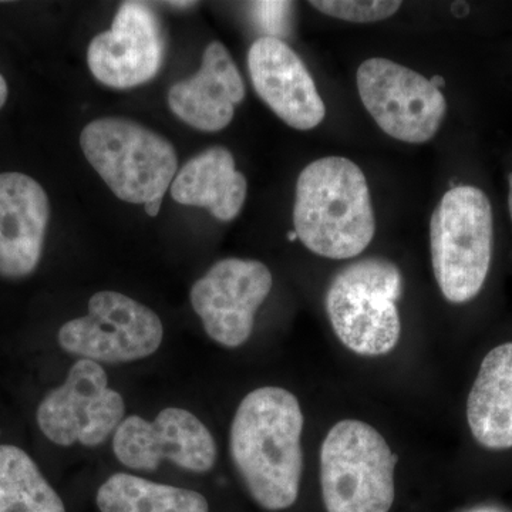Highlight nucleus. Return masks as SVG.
<instances>
[{
  "mask_svg": "<svg viewBox=\"0 0 512 512\" xmlns=\"http://www.w3.org/2000/svg\"><path fill=\"white\" fill-rule=\"evenodd\" d=\"M303 421L295 394L275 386L248 393L232 420V461L251 497L265 510H286L298 500Z\"/></svg>",
  "mask_w": 512,
  "mask_h": 512,
  "instance_id": "f257e3e1",
  "label": "nucleus"
},
{
  "mask_svg": "<svg viewBox=\"0 0 512 512\" xmlns=\"http://www.w3.org/2000/svg\"><path fill=\"white\" fill-rule=\"evenodd\" d=\"M293 227L299 241L323 258L362 254L375 237L376 218L359 165L336 156L306 165L296 181Z\"/></svg>",
  "mask_w": 512,
  "mask_h": 512,
  "instance_id": "f03ea898",
  "label": "nucleus"
},
{
  "mask_svg": "<svg viewBox=\"0 0 512 512\" xmlns=\"http://www.w3.org/2000/svg\"><path fill=\"white\" fill-rule=\"evenodd\" d=\"M399 266L386 258L359 259L333 276L326 313L343 346L356 355L393 352L402 335L397 301L402 298Z\"/></svg>",
  "mask_w": 512,
  "mask_h": 512,
  "instance_id": "7ed1b4c3",
  "label": "nucleus"
},
{
  "mask_svg": "<svg viewBox=\"0 0 512 512\" xmlns=\"http://www.w3.org/2000/svg\"><path fill=\"white\" fill-rule=\"evenodd\" d=\"M493 208L480 188L458 185L441 198L430 220L434 276L444 298L466 303L483 289L493 256Z\"/></svg>",
  "mask_w": 512,
  "mask_h": 512,
  "instance_id": "20e7f679",
  "label": "nucleus"
},
{
  "mask_svg": "<svg viewBox=\"0 0 512 512\" xmlns=\"http://www.w3.org/2000/svg\"><path fill=\"white\" fill-rule=\"evenodd\" d=\"M397 457L365 421L336 423L320 448V484L328 512H389L396 498Z\"/></svg>",
  "mask_w": 512,
  "mask_h": 512,
  "instance_id": "39448f33",
  "label": "nucleus"
},
{
  "mask_svg": "<svg viewBox=\"0 0 512 512\" xmlns=\"http://www.w3.org/2000/svg\"><path fill=\"white\" fill-rule=\"evenodd\" d=\"M90 165L120 200L163 201L178 170L173 144L136 121L99 119L80 134Z\"/></svg>",
  "mask_w": 512,
  "mask_h": 512,
  "instance_id": "423d86ee",
  "label": "nucleus"
},
{
  "mask_svg": "<svg viewBox=\"0 0 512 512\" xmlns=\"http://www.w3.org/2000/svg\"><path fill=\"white\" fill-rule=\"evenodd\" d=\"M164 326L156 312L116 291L94 293L89 313L64 323L60 348L96 363H130L160 349Z\"/></svg>",
  "mask_w": 512,
  "mask_h": 512,
  "instance_id": "0eeeda50",
  "label": "nucleus"
},
{
  "mask_svg": "<svg viewBox=\"0 0 512 512\" xmlns=\"http://www.w3.org/2000/svg\"><path fill=\"white\" fill-rule=\"evenodd\" d=\"M356 82L363 106L387 136L423 144L440 130L446 99L423 74L375 57L360 64Z\"/></svg>",
  "mask_w": 512,
  "mask_h": 512,
  "instance_id": "6e6552de",
  "label": "nucleus"
},
{
  "mask_svg": "<svg viewBox=\"0 0 512 512\" xmlns=\"http://www.w3.org/2000/svg\"><path fill=\"white\" fill-rule=\"evenodd\" d=\"M123 396L109 386L100 363L79 359L62 386L46 394L36 419L40 431L57 446L97 447L124 420Z\"/></svg>",
  "mask_w": 512,
  "mask_h": 512,
  "instance_id": "1a4fd4ad",
  "label": "nucleus"
},
{
  "mask_svg": "<svg viewBox=\"0 0 512 512\" xmlns=\"http://www.w3.org/2000/svg\"><path fill=\"white\" fill-rule=\"evenodd\" d=\"M272 286L274 278L262 262L221 259L192 285L190 301L207 335L224 348L237 349L251 338L256 312Z\"/></svg>",
  "mask_w": 512,
  "mask_h": 512,
  "instance_id": "9d476101",
  "label": "nucleus"
},
{
  "mask_svg": "<svg viewBox=\"0 0 512 512\" xmlns=\"http://www.w3.org/2000/svg\"><path fill=\"white\" fill-rule=\"evenodd\" d=\"M114 456L123 466L154 471L163 461L204 474L217 463V444L195 414L181 407L161 410L154 421L126 417L113 434Z\"/></svg>",
  "mask_w": 512,
  "mask_h": 512,
  "instance_id": "9b49d317",
  "label": "nucleus"
},
{
  "mask_svg": "<svg viewBox=\"0 0 512 512\" xmlns=\"http://www.w3.org/2000/svg\"><path fill=\"white\" fill-rule=\"evenodd\" d=\"M164 46L154 10L143 2H124L111 28L90 42L87 63L104 86L131 89L157 76Z\"/></svg>",
  "mask_w": 512,
  "mask_h": 512,
  "instance_id": "f8f14e48",
  "label": "nucleus"
},
{
  "mask_svg": "<svg viewBox=\"0 0 512 512\" xmlns=\"http://www.w3.org/2000/svg\"><path fill=\"white\" fill-rule=\"evenodd\" d=\"M248 69L255 92L289 127L308 131L326 116L315 80L301 57L275 37H259L248 52Z\"/></svg>",
  "mask_w": 512,
  "mask_h": 512,
  "instance_id": "ddd939ff",
  "label": "nucleus"
},
{
  "mask_svg": "<svg viewBox=\"0 0 512 512\" xmlns=\"http://www.w3.org/2000/svg\"><path fill=\"white\" fill-rule=\"evenodd\" d=\"M49 217V197L35 178L0 174V276L22 279L36 271Z\"/></svg>",
  "mask_w": 512,
  "mask_h": 512,
  "instance_id": "4468645a",
  "label": "nucleus"
},
{
  "mask_svg": "<svg viewBox=\"0 0 512 512\" xmlns=\"http://www.w3.org/2000/svg\"><path fill=\"white\" fill-rule=\"evenodd\" d=\"M244 99V80L221 42H211L202 56L201 69L168 92V106L175 116L208 133L227 128L235 107Z\"/></svg>",
  "mask_w": 512,
  "mask_h": 512,
  "instance_id": "2eb2a0df",
  "label": "nucleus"
},
{
  "mask_svg": "<svg viewBox=\"0 0 512 512\" xmlns=\"http://www.w3.org/2000/svg\"><path fill=\"white\" fill-rule=\"evenodd\" d=\"M247 194V178L235 168L231 151L220 146L192 157L171 184L178 204L207 208L212 217L224 222L238 217Z\"/></svg>",
  "mask_w": 512,
  "mask_h": 512,
  "instance_id": "dca6fc26",
  "label": "nucleus"
},
{
  "mask_svg": "<svg viewBox=\"0 0 512 512\" xmlns=\"http://www.w3.org/2000/svg\"><path fill=\"white\" fill-rule=\"evenodd\" d=\"M467 421L478 444L512 447V343L488 352L467 400Z\"/></svg>",
  "mask_w": 512,
  "mask_h": 512,
  "instance_id": "f3484780",
  "label": "nucleus"
},
{
  "mask_svg": "<svg viewBox=\"0 0 512 512\" xmlns=\"http://www.w3.org/2000/svg\"><path fill=\"white\" fill-rule=\"evenodd\" d=\"M96 503L101 512H210L207 498L197 491L126 473L107 478Z\"/></svg>",
  "mask_w": 512,
  "mask_h": 512,
  "instance_id": "a211bd4d",
  "label": "nucleus"
},
{
  "mask_svg": "<svg viewBox=\"0 0 512 512\" xmlns=\"http://www.w3.org/2000/svg\"><path fill=\"white\" fill-rule=\"evenodd\" d=\"M0 512H66L33 458L8 444L0 446Z\"/></svg>",
  "mask_w": 512,
  "mask_h": 512,
  "instance_id": "6ab92c4d",
  "label": "nucleus"
},
{
  "mask_svg": "<svg viewBox=\"0 0 512 512\" xmlns=\"http://www.w3.org/2000/svg\"><path fill=\"white\" fill-rule=\"evenodd\" d=\"M313 8L323 15L352 23L380 22L393 16L402 2L390 0H315Z\"/></svg>",
  "mask_w": 512,
  "mask_h": 512,
  "instance_id": "aec40b11",
  "label": "nucleus"
},
{
  "mask_svg": "<svg viewBox=\"0 0 512 512\" xmlns=\"http://www.w3.org/2000/svg\"><path fill=\"white\" fill-rule=\"evenodd\" d=\"M256 25L266 37L281 39L291 30L292 3L289 2H254L251 3Z\"/></svg>",
  "mask_w": 512,
  "mask_h": 512,
  "instance_id": "412c9836",
  "label": "nucleus"
},
{
  "mask_svg": "<svg viewBox=\"0 0 512 512\" xmlns=\"http://www.w3.org/2000/svg\"><path fill=\"white\" fill-rule=\"evenodd\" d=\"M8 96V83H6L5 77L0 74V109L5 106L6 100H8Z\"/></svg>",
  "mask_w": 512,
  "mask_h": 512,
  "instance_id": "4be33fe9",
  "label": "nucleus"
},
{
  "mask_svg": "<svg viewBox=\"0 0 512 512\" xmlns=\"http://www.w3.org/2000/svg\"><path fill=\"white\" fill-rule=\"evenodd\" d=\"M161 204H163V201L148 202V204H146L147 215L157 217L158 212H160Z\"/></svg>",
  "mask_w": 512,
  "mask_h": 512,
  "instance_id": "5701e85b",
  "label": "nucleus"
},
{
  "mask_svg": "<svg viewBox=\"0 0 512 512\" xmlns=\"http://www.w3.org/2000/svg\"><path fill=\"white\" fill-rule=\"evenodd\" d=\"M168 5L174 6V8H190L195 5V2H170Z\"/></svg>",
  "mask_w": 512,
  "mask_h": 512,
  "instance_id": "b1692460",
  "label": "nucleus"
},
{
  "mask_svg": "<svg viewBox=\"0 0 512 512\" xmlns=\"http://www.w3.org/2000/svg\"><path fill=\"white\" fill-rule=\"evenodd\" d=\"M508 183H510V194H508V207H510V215L512 220V173L510 174V178H508Z\"/></svg>",
  "mask_w": 512,
  "mask_h": 512,
  "instance_id": "393cba45",
  "label": "nucleus"
},
{
  "mask_svg": "<svg viewBox=\"0 0 512 512\" xmlns=\"http://www.w3.org/2000/svg\"><path fill=\"white\" fill-rule=\"evenodd\" d=\"M468 512H501V511L495 510V508H477V510L468 511Z\"/></svg>",
  "mask_w": 512,
  "mask_h": 512,
  "instance_id": "a878e982",
  "label": "nucleus"
}]
</instances>
